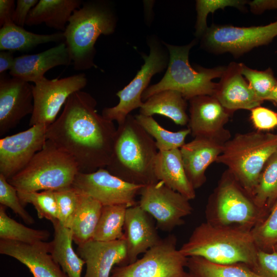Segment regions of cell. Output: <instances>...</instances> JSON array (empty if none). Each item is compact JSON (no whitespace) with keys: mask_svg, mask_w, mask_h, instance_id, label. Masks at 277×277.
<instances>
[{"mask_svg":"<svg viewBox=\"0 0 277 277\" xmlns=\"http://www.w3.org/2000/svg\"><path fill=\"white\" fill-rule=\"evenodd\" d=\"M253 197L255 204L267 214L277 201V152L266 163Z\"/></svg>","mask_w":277,"mask_h":277,"instance_id":"33","label":"cell"},{"mask_svg":"<svg viewBox=\"0 0 277 277\" xmlns=\"http://www.w3.org/2000/svg\"><path fill=\"white\" fill-rule=\"evenodd\" d=\"M138 205L156 221V227L170 232L184 224V217L193 210L188 199L162 181L144 186Z\"/></svg>","mask_w":277,"mask_h":277,"instance_id":"12","label":"cell"},{"mask_svg":"<svg viewBox=\"0 0 277 277\" xmlns=\"http://www.w3.org/2000/svg\"><path fill=\"white\" fill-rule=\"evenodd\" d=\"M96 106L89 93L75 92L46 131V139L70 155L81 173L106 168L112 152L116 129L98 113Z\"/></svg>","mask_w":277,"mask_h":277,"instance_id":"1","label":"cell"},{"mask_svg":"<svg viewBox=\"0 0 277 277\" xmlns=\"http://www.w3.org/2000/svg\"><path fill=\"white\" fill-rule=\"evenodd\" d=\"M15 7L14 0L0 1V26L13 24V17Z\"/></svg>","mask_w":277,"mask_h":277,"instance_id":"44","label":"cell"},{"mask_svg":"<svg viewBox=\"0 0 277 277\" xmlns=\"http://www.w3.org/2000/svg\"><path fill=\"white\" fill-rule=\"evenodd\" d=\"M277 36V20L267 25L239 27L212 25L202 36V45L217 53L240 56L270 43Z\"/></svg>","mask_w":277,"mask_h":277,"instance_id":"11","label":"cell"},{"mask_svg":"<svg viewBox=\"0 0 277 277\" xmlns=\"http://www.w3.org/2000/svg\"><path fill=\"white\" fill-rule=\"evenodd\" d=\"M49 236L48 230L31 228L11 218L6 207L0 205V240L34 244L46 241Z\"/></svg>","mask_w":277,"mask_h":277,"instance_id":"34","label":"cell"},{"mask_svg":"<svg viewBox=\"0 0 277 277\" xmlns=\"http://www.w3.org/2000/svg\"><path fill=\"white\" fill-rule=\"evenodd\" d=\"M189 101L188 128L193 137L204 136L231 138L230 131L225 125L231 114L213 95H199Z\"/></svg>","mask_w":277,"mask_h":277,"instance_id":"16","label":"cell"},{"mask_svg":"<svg viewBox=\"0 0 277 277\" xmlns=\"http://www.w3.org/2000/svg\"><path fill=\"white\" fill-rule=\"evenodd\" d=\"M251 11L260 14L265 10L277 9V0H254L248 3Z\"/></svg>","mask_w":277,"mask_h":277,"instance_id":"45","label":"cell"},{"mask_svg":"<svg viewBox=\"0 0 277 277\" xmlns=\"http://www.w3.org/2000/svg\"><path fill=\"white\" fill-rule=\"evenodd\" d=\"M135 118L144 129L155 139L159 151L180 149L186 143V137L191 133L188 128L176 132L169 131L162 127L152 116L138 114Z\"/></svg>","mask_w":277,"mask_h":277,"instance_id":"32","label":"cell"},{"mask_svg":"<svg viewBox=\"0 0 277 277\" xmlns=\"http://www.w3.org/2000/svg\"><path fill=\"white\" fill-rule=\"evenodd\" d=\"M77 246L76 253L86 265L84 277H110L115 266L126 265L124 239L110 242L91 240Z\"/></svg>","mask_w":277,"mask_h":277,"instance_id":"19","label":"cell"},{"mask_svg":"<svg viewBox=\"0 0 277 277\" xmlns=\"http://www.w3.org/2000/svg\"><path fill=\"white\" fill-rule=\"evenodd\" d=\"M0 253L25 265L34 277H67L51 255L50 242L26 244L0 240Z\"/></svg>","mask_w":277,"mask_h":277,"instance_id":"18","label":"cell"},{"mask_svg":"<svg viewBox=\"0 0 277 277\" xmlns=\"http://www.w3.org/2000/svg\"><path fill=\"white\" fill-rule=\"evenodd\" d=\"M159 150L153 138L129 114L116 129L113 148L106 169L130 183L145 186L157 180L154 170Z\"/></svg>","mask_w":277,"mask_h":277,"instance_id":"2","label":"cell"},{"mask_svg":"<svg viewBox=\"0 0 277 277\" xmlns=\"http://www.w3.org/2000/svg\"><path fill=\"white\" fill-rule=\"evenodd\" d=\"M180 250L187 258L199 256L221 264L243 263L254 270L260 250L251 231L205 222L195 228Z\"/></svg>","mask_w":277,"mask_h":277,"instance_id":"3","label":"cell"},{"mask_svg":"<svg viewBox=\"0 0 277 277\" xmlns=\"http://www.w3.org/2000/svg\"><path fill=\"white\" fill-rule=\"evenodd\" d=\"M65 40L63 32L36 34L15 24L6 25L0 29L1 51H26L39 45Z\"/></svg>","mask_w":277,"mask_h":277,"instance_id":"28","label":"cell"},{"mask_svg":"<svg viewBox=\"0 0 277 277\" xmlns=\"http://www.w3.org/2000/svg\"><path fill=\"white\" fill-rule=\"evenodd\" d=\"M52 224L54 233L53 240L50 242L51 255L67 277H82L85 262L73 248L71 230L62 225L59 221Z\"/></svg>","mask_w":277,"mask_h":277,"instance_id":"27","label":"cell"},{"mask_svg":"<svg viewBox=\"0 0 277 277\" xmlns=\"http://www.w3.org/2000/svg\"><path fill=\"white\" fill-rule=\"evenodd\" d=\"M272 250H274L277 252V243L273 246L272 251Z\"/></svg>","mask_w":277,"mask_h":277,"instance_id":"48","label":"cell"},{"mask_svg":"<svg viewBox=\"0 0 277 277\" xmlns=\"http://www.w3.org/2000/svg\"><path fill=\"white\" fill-rule=\"evenodd\" d=\"M260 250L271 252L277 243V201L264 220L251 230Z\"/></svg>","mask_w":277,"mask_h":277,"instance_id":"36","label":"cell"},{"mask_svg":"<svg viewBox=\"0 0 277 277\" xmlns=\"http://www.w3.org/2000/svg\"><path fill=\"white\" fill-rule=\"evenodd\" d=\"M116 23L113 7L106 1L83 2L81 7L74 11L63 34L75 70L96 66L95 44L101 35L112 34Z\"/></svg>","mask_w":277,"mask_h":277,"instance_id":"4","label":"cell"},{"mask_svg":"<svg viewBox=\"0 0 277 277\" xmlns=\"http://www.w3.org/2000/svg\"><path fill=\"white\" fill-rule=\"evenodd\" d=\"M189 277H262L243 263L217 264L199 256L187 259Z\"/></svg>","mask_w":277,"mask_h":277,"instance_id":"30","label":"cell"},{"mask_svg":"<svg viewBox=\"0 0 277 277\" xmlns=\"http://www.w3.org/2000/svg\"><path fill=\"white\" fill-rule=\"evenodd\" d=\"M241 72L259 99L263 102L277 84V80L271 68L264 71L251 69L240 63Z\"/></svg>","mask_w":277,"mask_h":277,"instance_id":"37","label":"cell"},{"mask_svg":"<svg viewBox=\"0 0 277 277\" xmlns=\"http://www.w3.org/2000/svg\"><path fill=\"white\" fill-rule=\"evenodd\" d=\"M71 63L66 45L64 42L37 54L15 57L9 74L13 77L35 84L44 78L45 73L49 70Z\"/></svg>","mask_w":277,"mask_h":277,"instance_id":"23","label":"cell"},{"mask_svg":"<svg viewBox=\"0 0 277 277\" xmlns=\"http://www.w3.org/2000/svg\"><path fill=\"white\" fill-rule=\"evenodd\" d=\"M247 1L241 0H197L196 1L197 12L195 24V35L202 37L207 30V17L209 13H213L219 9L227 7L236 8L241 10L245 9Z\"/></svg>","mask_w":277,"mask_h":277,"instance_id":"38","label":"cell"},{"mask_svg":"<svg viewBox=\"0 0 277 277\" xmlns=\"http://www.w3.org/2000/svg\"><path fill=\"white\" fill-rule=\"evenodd\" d=\"M78 205L70 228L77 245L93 240L103 205L97 201L80 194Z\"/></svg>","mask_w":277,"mask_h":277,"instance_id":"29","label":"cell"},{"mask_svg":"<svg viewBox=\"0 0 277 277\" xmlns=\"http://www.w3.org/2000/svg\"><path fill=\"white\" fill-rule=\"evenodd\" d=\"M226 142L220 138L197 136L180 148L185 172L195 190L205 183L207 169L216 162Z\"/></svg>","mask_w":277,"mask_h":277,"instance_id":"20","label":"cell"},{"mask_svg":"<svg viewBox=\"0 0 277 277\" xmlns=\"http://www.w3.org/2000/svg\"><path fill=\"white\" fill-rule=\"evenodd\" d=\"M54 192L58 221L62 225L70 229L78 205L80 195L72 187L54 191Z\"/></svg>","mask_w":277,"mask_h":277,"instance_id":"39","label":"cell"},{"mask_svg":"<svg viewBox=\"0 0 277 277\" xmlns=\"http://www.w3.org/2000/svg\"><path fill=\"white\" fill-rule=\"evenodd\" d=\"M205 214L206 222L210 224L238 227L249 231L267 215L227 169L209 195Z\"/></svg>","mask_w":277,"mask_h":277,"instance_id":"6","label":"cell"},{"mask_svg":"<svg viewBox=\"0 0 277 277\" xmlns=\"http://www.w3.org/2000/svg\"><path fill=\"white\" fill-rule=\"evenodd\" d=\"M195 43L193 41L188 45L179 46L163 43L169 55L167 71L160 82L144 91L142 94L143 102L167 90L176 91L188 101L199 95H213L217 83L212 80L221 78L226 67H192L189 62V53Z\"/></svg>","mask_w":277,"mask_h":277,"instance_id":"7","label":"cell"},{"mask_svg":"<svg viewBox=\"0 0 277 277\" xmlns=\"http://www.w3.org/2000/svg\"><path fill=\"white\" fill-rule=\"evenodd\" d=\"M154 170L159 181L189 200L195 197V190L187 176L180 149L159 151Z\"/></svg>","mask_w":277,"mask_h":277,"instance_id":"24","label":"cell"},{"mask_svg":"<svg viewBox=\"0 0 277 277\" xmlns=\"http://www.w3.org/2000/svg\"><path fill=\"white\" fill-rule=\"evenodd\" d=\"M143 185L126 182L105 168L89 173L78 172L71 187L79 194L89 196L103 206L136 205V196Z\"/></svg>","mask_w":277,"mask_h":277,"instance_id":"14","label":"cell"},{"mask_svg":"<svg viewBox=\"0 0 277 277\" xmlns=\"http://www.w3.org/2000/svg\"><path fill=\"white\" fill-rule=\"evenodd\" d=\"M17 194L24 206L31 204L34 207L39 219H46L52 224L58 221V209L54 191H17Z\"/></svg>","mask_w":277,"mask_h":277,"instance_id":"35","label":"cell"},{"mask_svg":"<svg viewBox=\"0 0 277 277\" xmlns=\"http://www.w3.org/2000/svg\"><path fill=\"white\" fill-rule=\"evenodd\" d=\"M33 85L20 79L1 74L0 136L15 127L33 108Z\"/></svg>","mask_w":277,"mask_h":277,"instance_id":"17","label":"cell"},{"mask_svg":"<svg viewBox=\"0 0 277 277\" xmlns=\"http://www.w3.org/2000/svg\"><path fill=\"white\" fill-rule=\"evenodd\" d=\"M277 152V134L255 131L237 133L224 144L216 160L227 167L240 185L253 197L260 174Z\"/></svg>","mask_w":277,"mask_h":277,"instance_id":"5","label":"cell"},{"mask_svg":"<svg viewBox=\"0 0 277 277\" xmlns=\"http://www.w3.org/2000/svg\"><path fill=\"white\" fill-rule=\"evenodd\" d=\"M128 206H103L93 240L110 242L124 239V227Z\"/></svg>","mask_w":277,"mask_h":277,"instance_id":"31","label":"cell"},{"mask_svg":"<svg viewBox=\"0 0 277 277\" xmlns=\"http://www.w3.org/2000/svg\"><path fill=\"white\" fill-rule=\"evenodd\" d=\"M78 172L73 159L47 140L26 167L8 181L17 191H57L71 187Z\"/></svg>","mask_w":277,"mask_h":277,"instance_id":"8","label":"cell"},{"mask_svg":"<svg viewBox=\"0 0 277 277\" xmlns=\"http://www.w3.org/2000/svg\"><path fill=\"white\" fill-rule=\"evenodd\" d=\"M254 271L262 277H277V252L259 250Z\"/></svg>","mask_w":277,"mask_h":277,"instance_id":"42","label":"cell"},{"mask_svg":"<svg viewBox=\"0 0 277 277\" xmlns=\"http://www.w3.org/2000/svg\"><path fill=\"white\" fill-rule=\"evenodd\" d=\"M266 101L271 102L277 107V84L273 88Z\"/></svg>","mask_w":277,"mask_h":277,"instance_id":"47","label":"cell"},{"mask_svg":"<svg viewBox=\"0 0 277 277\" xmlns=\"http://www.w3.org/2000/svg\"><path fill=\"white\" fill-rule=\"evenodd\" d=\"M48 126L28 129L0 140V174L7 180L24 169L44 147Z\"/></svg>","mask_w":277,"mask_h":277,"instance_id":"15","label":"cell"},{"mask_svg":"<svg viewBox=\"0 0 277 277\" xmlns=\"http://www.w3.org/2000/svg\"><path fill=\"white\" fill-rule=\"evenodd\" d=\"M213 96L232 114L239 109L251 110L263 103L244 78L240 63L235 62L226 67Z\"/></svg>","mask_w":277,"mask_h":277,"instance_id":"22","label":"cell"},{"mask_svg":"<svg viewBox=\"0 0 277 277\" xmlns=\"http://www.w3.org/2000/svg\"><path fill=\"white\" fill-rule=\"evenodd\" d=\"M188 258L177 248V238L169 234L134 262L115 266L110 277H189Z\"/></svg>","mask_w":277,"mask_h":277,"instance_id":"9","label":"cell"},{"mask_svg":"<svg viewBox=\"0 0 277 277\" xmlns=\"http://www.w3.org/2000/svg\"><path fill=\"white\" fill-rule=\"evenodd\" d=\"M82 4L81 0H40L31 10L26 25L45 23L50 28L64 31L73 12Z\"/></svg>","mask_w":277,"mask_h":277,"instance_id":"25","label":"cell"},{"mask_svg":"<svg viewBox=\"0 0 277 277\" xmlns=\"http://www.w3.org/2000/svg\"><path fill=\"white\" fill-rule=\"evenodd\" d=\"M149 55L143 54L144 64L133 79L124 88L116 93L118 103L112 107L105 108L102 115L111 121H116L118 125L125 121L133 110L140 108L143 104L142 94L148 88L152 76L163 71L167 67L169 55L155 38L149 39Z\"/></svg>","mask_w":277,"mask_h":277,"instance_id":"10","label":"cell"},{"mask_svg":"<svg viewBox=\"0 0 277 277\" xmlns=\"http://www.w3.org/2000/svg\"><path fill=\"white\" fill-rule=\"evenodd\" d=\"M84 73L62 78L49 80L45 77L35 83L33 88L34 108L29 126L43 124L48 126L55 120L62 106L74 92L87 85Z\"/></svg>","mask_w":277,"mask_h":277,"instance_id":"13","label":"cell"},{"mask_svg":"<svg viewBox=\"0 0 277 277\" xmlns=\"http://www.w3.org/2000/svg\"><path fill=\"white\" fill-rule=\"evenodd\" d=\"M38 2L37 0H17L13 17V23L23 27L31 10Z\"/></svg>","mask_w":277,"mask_h":277,"instance_id":"43","label":"cell"},{"mask_svg":"<svg viewBox=\"0 0 277 277\" xmlns=\"http://www.w3.org/2000/svg\"><path fill=\"white\" fill-rule=\"evenodd\" d=\"M15 57L13 52L10 51H1L0 52V73L3 74L7 70L12 68Z\"/></svg>","mask_w":277,"mask_h":277,"instance_id":"46","label":"cell"},{"mask_svg":"<svg viewBox=\"0 0 277 277\" xmlns=\"http://www.w3.org/2000/svg\"><path fill=\"white\" fill-rule=\"evenodd\" d=\"M187 100L180 92L167 90L156 93L143 102L140 114L152 116L164 115L180 126L188 125L189 116Z\"/></svg>","mask_w":277,"mask_h":277,"instance_id":"26","label":"cell"},{"mask_svg":"<svg viewBox=\"0 0 277 277\" xmlns=\"http://www.w3.org/2000/svg\"><path fill=\"white\" fill-rule=\"evenodd\" d=\"M0 204L10 208L27 224L34 223V219L25 209L21 203L17 190L8 180L0 174Z\"/></svg>","mask_w":277,"mask_h":277,"instance_id":"40","label":"cell"},{"mask_svg":"<svg viewBox=\"0 0 277 277\" xmlns=\"http://www.w3.org/2000/svg\"><path fill=\"white\" fill-rule=\"evenodd\" d=\"M250 120L256 131L264 132L277 127V113L261 106L251 110Z\"/></svg>","mask_w":277,"mask_h":277,"instance_id":"41","label":"cell"},{"mask_svg":"<svg viewBox=\"0 0 277 277\" xmlns=\"http://www.w3.org/2000/svg\"><path fill=\"white\" fill-rule=\"evenodd\" d=\"M124 232L127 249L125 265L136 261L138 255L145 253L162 239L152 216L138 204L127 208Z\"/></svg>","mask_w":277,"mask_h":277,"instance_id":"21","label":"cell"}]
</instances>
